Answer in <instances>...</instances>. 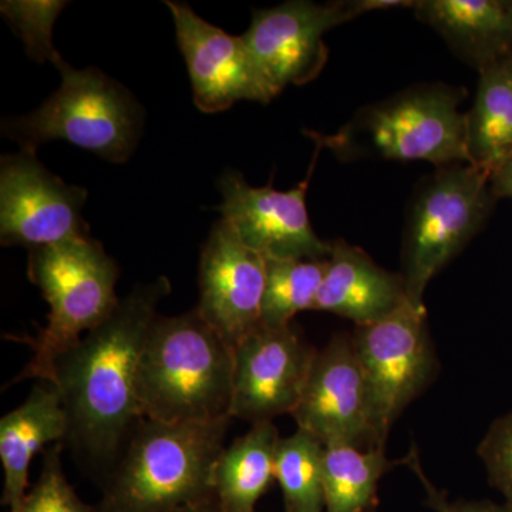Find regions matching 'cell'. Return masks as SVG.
Instances as JSON below:
<instances>
[{"label": "cell", "instance_id": "f546056e", "mask_svg": "<svg viewBox=\"0 0 512 512\" xmlns=\"http://www.w3.org/2000/svg\"><path fill=\"white\" fill-rule=\"evenodd\" d=\"M370 512H377V510L376 511H370Z\"/></svg>", "mask_w": 512, "mask_h": 512}, {"label": "cell", "instance_id": "8fae6325", "mask_svg": "<svg viewBox=\"0 0 512 512\" xmlns=\"http://www.w3.org/2000/svg\"><path fill=\"white\" fill-rule=\"evenodd\" d=\"M318 349L293 325L259 326L234 348L231 417L274 423L301 399Z\"/></svg>", "mask_w": 512, "mask_h": 512}, {"label": "cell", "instance_id": "603a6c76", "mask_svg": "<svg viewBox=\"0 0 512 512\" xmlns=\"http://www.w3.org/2000/svg\"><path fill=\"white\" fill-rule=\"evenodd\" d=\"M326 261L266 259L261 325L282 328L291 325L299 312L312 311L325 278Z\"/></svg>", "mask_w": 512, "mask_h": 512}, {"label": "cell", "instance_id": "8992f818", "mask_svg": "<svg viewBox=\"0 0 512 512\" xmlns=\"http://www.w3.org/2000/svg\"><path fill=\"white\" fill-rule=\"evenodd\" d=\"M466 92L446 84L412 87L359 111L336 136L316 138L336 156L429 161L437 167L470 163L466 113L458 110ZM471 164V163H470Z\"/></svg>", "mask_w": 512, "mask_h": 512}, {"label": "cell", "instance_id": "83f0119b", "mask_svg": "<svg viewBox=\"0 0 512 512\" xmlns=\"http://www.w3.org/2000/svg\"><path fill=\"white\" fill-rule=\"evenodd\" d=\"M494 197L512 198V153L491 173Z\"/></svg>", "mask_w": 512, "mask_h": 512}, {"label": "cell", "instance_id": "ffe728a7", "mask_svg": "<svg viewBox=\"0 0 512 512\" xmlns=\"http://www.w3.org/2000/svg\"><path fill=\"white\" fill-rule=\"evenodd\" d=\"M466 130L471 164L493 173L512 153V55L480 70Z\"/></svg>", "mask_w": 512, "mask_h": 512}, {"label": "cell", "instance_id": "9a60e30c", "mask_svg": "<svg viewBox=\"0 0 512 512\" xmlns=\"http://www.w3.org/2000/svg\"><path fill=\"white\" fill-rule=\"evenodd\" d=\"M197 311L232 349L261 326L266 259L227 221L212 228L200 259Z\"/></svg>", "mask_w": 512, "mask_h": 512}, {"label": "cell", "instance_id": "2e32d148", "mask_svg": "<svg viewBox=\"0 0 512 512\" xmlns=\"http://www.w3.org/2000/svg\"><path fill=\"white\" fill-rule=\"evenodd\" d=\"M407 302L402 275L386 271L348 242H330L325 278L312 311L333 313L363 326L387 318Z\"/></svg>", "mask_w": 512, "mask_h": 512}, {"label": "cell", "instance_id": "ac0fdd59", "mask_svg": "<svg viewBox=\"0 0 512 512\" xmlns=\"http://www.w3.org/2000/svg\"><path fill=\"white\" fill-rule=\"evenodd\" d=\"M413 8L454 53L478 70L511 55L512 2L421 0L414 2Z\"/></svg>", "mask_w": 512, "mask_h": 512}, {"label": "cell", "instance_id": "3957f363", "mask_svg": "<svg viewBox=\"0 0 512 512\" xmlns=\"http://www.w3.org/2000/svg\"><path fill=\"white\" fill-rule=\"evenodd\" d=\"M137 387L144 419H232L234 349L197 309L168 318L158 315L141 355Z\"/></svg>", "mask_w": 512, "mask_h": 512}, {"label": "cell", "instance_id": "44dd1931", "mask_svg": "<svg viewBox=\"0 0 512 512\" xmlns=\"http://www.w3.org/2000/svg\"><path fill=\"white\" fill-rule=\"evenodd\" d=\"M396 466L384 448L363 450L349 444H330L323 453L325 512L377 510V488Z\"/></svg>", "mask_w": 512, "mask_h": 512}, {"label": "cell", "instance_id": "4316f807", "mask_svg": "<svg viewBox=\"0 0 512 512\" xmlns=\"http://www.w3.org/2000/svg\"><path fill=\"white\" fill-rule=\"evenodd\" d=\"M402 463L410 468L416 478H419L424 493H426V505L434 512H512L511 505L507 503L497 504L490 500H448V495L439 490L426 476L416 446L410 448L409 454L403 458Z\"/></svg>", "mask_w": 512, "mask_h": 512}, {"label": "cell", "instance_id": "e0dca14e", "mask_svg": "<svg viewBox=\"0 0 512 512\" xmlns=\"http://www.w3.org/2000/svg\"><path fill=\"white\" fill-rule=\"evenodd\" d=\"M67 416L53 384H36L15 410L0 420V460L5 485L2 505L6 512H22L28 497L33 458L52 443H64Z\"/></svg>", "mask_w": 512, "mask_h": 512}, {"label": "cell", "instance_id": "7402d4cb", "mask_svg": "<svg viewBox=\"0 0 512 512\" xmlns=\"http://www.w3.org/2000/svg\"><path fill=\"white\" fill-rule=\"evenodd\" d=\"M323 453L325 444L306 430L279 440L275 480L284 494L285 512H325Z\"/></svg>", "mask_w": 512, "mask_h": 512}, {"label": "cell", "instance_id": "7c38bea8", "mask_svg": "<svg viewBox=\"0 0 512 512\" xmlns=\"http://www.w3.org/2000/svg\"><path fill=\"white\" fill-rule=\"evenodd\" d=\"M291 416L298 429L309 431L325 446L384 448L373 427L369 392L352 335L338 333L318 349Z\"/></svg>", "mask_w": 512, "mask_h": 512}, {"label": "cell", "instance_id": "277c9868", "mask_svg": "<svg viewBox=\"0 0 512 512\" xmlns=\"http://www.w3.org/2000/svg\"><path fill=\"white\" fill-rule=\"evenodd\" d=\"M28 276L50 306L36 336H8L32 348V359L12 383H53L57 360L109 318L119 305V266L92 237L29 251Z\"/></svg>", "mask_w": 512, "mask_h": 512}, {"label": "cell", "instance_id": "6da1fadb", "mask_svg": "<svg viewBox=\"0 0 512 512\" xmlns=\"http://www.w3.org/2000/svg\"><path fill=\"white\" fill-rule=\"evenodd\" d=\"M170 292L165 276L136 286L56 362L52 384L67 416L66 443L94 466L110 471L144 420L138 369L158 305Z\"/></svg>", "mask_w": 512, "mask_h": 512}, {"label": "cell", "instance_id": "d4e9b609", "mask_svg": "<svg viewBox=\"0 0 512 512\" xmlns=\"http://www.w3.org/2000/svg\"><path fill=\"white\" fill-rule=\"evenodd\" d=\"M63 444L46 448L40 476L30 488L22 512H96V507L80 500L67 480L62 463Z\"/></svg>", "mask_w": 512, "mask_h": 512}, {"label": "cell", "instance_id": "cb8c5ba5", "mask_svg": "<svg viewBox=\"0 0 512 512\" xmlns=\"http://www.w3.org/2000/svg\"><path fill=\"white\" fill-rule=\"evenodd\" d=\"M67 5L62 0H6L0 10L25 43L26 53L36 62L56 66L63 57L53 45V26Z\"/></svg>", "mask_w": 512, "mask_h": 512}, {"label": "cell", "instance_id": "30bf717a", "mask_svg": "<svg viewBox=\"0 0 512 512\" xmlns=\"http://www.w3.org/2000/svg\"><path fill=\"white\" fill-rule=\"evenodd\" d=\"M87 190L64 183L35 154L20 151L0 164V242L36 248L90 237L82 212Z\"/></svg>", "mask_w": 512, "mask_h": 512}, {"label": "cell", "instance_id": "ba28073f", "mask_svg": "<svg viewBox=\"0 0 512 512\" xmlns=\"http://www.w3.org/2000/svg\"><path fill=\"white\" fill-rule=\"evenodd\" d=\"M352 339L377 441L384 447L393 424L439 372L426 306L404 303L379 322L356 326Z\"/></svg>", "mask_w": 512, "mask_h": 512}, {"label": "cell", "instance_id": "484cf974", "mask_svg": "<svg viewBox=\"0 0 512 512\" xmlns=\"http://www.w3.org/2000/svg\"><path fill=\"white\" fill-rule=\"evenodd\" d=\"M488 481L512 507V412L491 424L477 448Z\"/></svg>", "mask_w": 512, "mask_h": 512}, {"label": "cell", "instance_id": "4fadbf2b", "mask_svg": "<svg viewBox=\"0 0 512 512\" xmlns=\"http://www.w3.org/2000/svg\"><path fill=\"white\" fill-rule=\"evenodd\" d=\"M187 63L194 103L202 113L228 110L237 101L269 103L278 96L244 39L228 35L180 2H165Z\"/></svg>", "mask_w": 512, "mask_h": 512}, {"label": "cell", "instance_id": "9c48e42d", "mask_svg": "<svg viewBox=\"0 0 512 512\" xmlns=\"http://www.w3.org/2000/svg\"><path fill=\"white\" fill-rule=\"evenodd\" d=\"M412 5L396 0H356L319 5L292 0L275 8L254 10L242 36L266 79L281 93L288 86L315 80L328 62L325 37L330 29L370 10Z\"/></svg>", "mask_w": 512, "mask_h": 512}, {"label": "cell", "instance_id": "52a82bcc", "mask_svg": "<svg viewBox=\"0 0 512 512\" xmlns=\"http://www.w3.org/2000/svg\"><path fill=\"white\" fill-rule=\"evenodd\" d=\"M494 194L491 173L470 163L439 167L416 192L402 248L407 299L424 306L427 286L483 227Z\"/></svg>", "mask_w": 512, "mask_h": 512}, {"label": "cell", "instance_id": "d6986e66", "mask_svg": "<svg viewBox=\"0 0 512 512\" xmlns=\"http://www.w3.org/2000/svg\"><path fill=\"white\" fill-rule=\"evenodd\" d=\"M279 440L274 423H258L225 447L214 473V497L222 511L255 512L274 483Z\"/></svg>", "mask_w": 512, "mask_h": 512}, {"label": "cell", "instance_id": "7a4b0ae2", "mask_svg": "<svg viewBox=\"0 0 512 512\" xmlns=\"http://www.w3.org/2000/svg\"><path fill=\"white\" fill-rule=\"evenodd\" d=\"M231 420L141 421L109 471L96 512H173L210 500Z\"/></svg>", "mask_w": 512, "mask_h": 512}, {"label": "cell", "instance_id": "f1b7e54d", "mask_svg": "<svg viewBox=\"0 0 512 512\" xmlns=\"http://www.w3.org/2000/svg\"><path fill=\"white\" fill-rule=\"evenodd\" d=\"M173 512H224L221 510L220 505H218L215 497L210 498V500L201 501V503H195L191 505H185V507L178 508Z\"/></svg>", "mask_w": 512, "mask_h": 512}, {"label": "cell", "instance_id": "5b68a950", "mask_svg": "<svg viewBox=\"0 0 512 512\" xmlns=\"http://www.w3.org/2000/svg\"><path fill=\"white\" fill-rule=\"evenodd\" d=\"M56 67L59 90L28 116L3 121V136L35 156L42 144L63 140L110 163H126L144 123L133 94L96 67L77 70L64 59Z\"/></svg>", "mask_w": 512, "mask_h": 512}, {"label": "cell", "instance_id": "5bb4252c", "mask_svg": "<svg viewBox=\"0 0 512 512\" xmlns=\"http://www.w3.org/2000/svg\"><path fill=\"white\" fill-rule=\"evenodd\" d=\"M311 173L298 187L278 191L271 184L252 187L241 174L222 175V220L265 259L326 261L330 242L316 235L306 208Z\"/></svg>", "mask_w": 512, "mask_h": 512}]
</instances>
